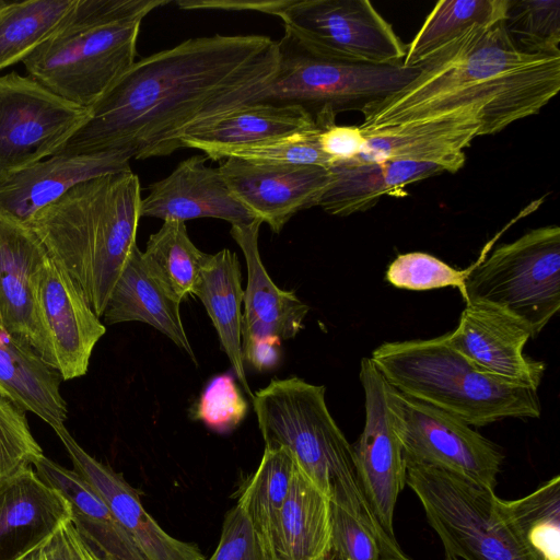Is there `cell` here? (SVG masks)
Segmentation results:
<instances>
[{
    "instance_id": "obj_1",
    "label": "cell",
    "mask_w": 560,
    "mask_h": 560,
    "mask_svg": "<svg viewBox=\"0 0 560 560\" xmlns=\"http://www.w3.org/2000/svg\"><path fill=\"white\" fill-rule=\"evenodd\" d=\"M278 42L264 35L195 37L136 61L56 154L127 151L166 156L201 122L255 102L272 81Z\"/></svg>"
},
{
    "instance_id": "obj_2",
    "label": "cell",
    "mask_w": 560,
    "mask_h": 560,
    "mask_svg": "<svg viewBox=\"0 0 560 560\" xmlns=\"http://www.w3.org/2000/svg\"><path fill=\"white\" fill-rule=\"evenodd\" d=\"M419 67L409 84L362 110L361 131L476 107L481 136L494 135L538 114L560 90V55L522 48L504 18L469 27Z\"/></svg>"
},
{
    "instance_id": "obj_3",
    "label": "cell",
    "mask_w": 560,
    "mask_h": 560,
    "mask_svg": "<svg viewBox=\"0 0 560 560\" xmlns=\"http://www.w3.org/2000/svg\"><path fill=\"white\" fill-rule=\"evenodd\" d=\"M141 187L130 170L82 182L26 224L101 318L137 246Z\"/></svg>"
},
{
    "instance_id": "obj_4",
    "label": "cell",
    "mask_w": 560,
    "mask_h": 560,
    "mask_svg": "<svg viewBox=\"0 0 560 560\" xmlns=\"http://www.w3.org/2000/svg\"><path fill=\"white\" fill-rule=\"evenodd\" d=\"M265 447H283L332 504L350 511L378 538L387 560H411L374 515L359 482L353 447L330 415L325 387L273 378L252 398Z\"/></svg>"
},
{
    "instance_id": "obj_5",
    "label": "cell",
    "mask_w": 560,
    "mask_h": 560,
    "mask_svg": "<svg viewBox=\"0 0 560 560\" xmlns=\"http://www.w3.org/2000/svg\"><path fill=\"white\" fill-rule=\"evenodd\" d=\"M370 359L388 385L469 425L541 413L537 390L487 373L452 348L444 335L384 342Z\"/></svg>"
},
{
    "instance_id": "obj_6",
    "label": "cell",
    "mask_w": 560,
    "mask_h": 560,
    "mask_svg": "<svg viewBox=\"0 0 560 560\" xmlns=\"http://www.w3.org/2000/svg\"><path fill=\"white\" fill-rule=\"evenodd\" d=\"M279 62L272 81L255 102L303 108L322 130L340 113L362 110L409 84L420 67L371 65L325 55L291 31L278 42ZM254 103V102H253Z\"/></svg>"
},
{
    "instance_id": "obj_7",
    "label": "cell",
    "mask_w": 560,
    "mask_h": 560,
    "mask_svg": "<svg viewBox=\"0 0 560 560\" xmlns=\"http://www.w3.org/2000/svg\"><path fill=\"white\" fill-rule=\"evenodd\" d=\"M406 460V485L418 497L445 553L464 560H533L494 490L458 475Z\"/></svg>"
},
{
    "instance_id": "obj_8",
    "label": "cell",
    "mask_w": 560,
    "mask_h": 560,
    "mask_svg": "<svg viewBox=\"0 0 560 560\" xmlns=\"http://www.w3.org/2000/svg\"><path fill=\"white\" fill-rule=\"evenodd\" d=\"M465 303L494 306L536 337L560 308V229L546 225L497 247L468 268Z\"/></svg>"
},
{
    "instance_id": "obj_9",
    "label": "cell",
    "mask_w": 560,
    "mask_h": 560,
    "mask_svg": "<svg viewBox=\"0 0 560 560\" xmlns=\"http://www.w3.org/2000/svg\"><path fill=\"white\" fill-rule=\"evenodd\" d=\"M141 22L55 34L22 62L49 91L90 108L136 62Z\"/></svg>"
},
{
    "instance_id": "obj_10",
    "label": "cell",
    "mask_w": 560,
    "mask_h": 560,
    "mask_svg": "<svg viewBox=\"0 0 560 560\" xmlns=\"http://www.w3.org/2000/svg\"><path fill=\"white\" fill-rule=\"evenodd\" d=\"M386 399L405 459L494 490L503 454L462 419L411 398L387 383Z\"/></svg>"
},
{
    "instance_id": "obj_11",
    "label": "cell",
    "mask_w": 560,
    "mask_h": 560,
    "mask_svg": "<svg viewBox=\"0 0 560 560\" xmlns=\"http://www.w3.org/2000/svg\"><path fill=\"white\" fill-rule=\"evenodd\" d=\"M89 116L31 77H0V183L55 155Z\"/></svg>"
},
{
    "instance_id": "obj_12",
    "label": "cell",
    "mask_w": 560,
    "mask_h": 560,
    "mask_svg": "<svg viewBox=\"0 0 560 560\" xmlns=\"http://www.w3.org/2000/svg\"><path fill=\"white\" fill-rule=\"evenodd\" d=\"M278 16L312 48L347 61L401 63L407 45L368 0H287Z\"/></svg>"
},
{
    "instance_id": "obj_13",
    "label": "cell",
    "mask_w": 560,
    "mask_h": 560,
    "mask_svg": "<svg viewBox=\"0 0 560 560\" xmlns=\"http://www.w3.org/2000/svg\"><path fill=\"white\" fill-rule=\"evenodd\" d=\"M359 377L364 392L365 420L353 447L361 489L386 535L397 541L394 513L406 486L402 445L393 427L386 399L387 382L370 358H363Z\"/></svg>"
},
{
    "instance_id": "obj_14",
    "label": "cell",
    "mask_w": 560,
    "mask_h": 560,
    "mask_svg": "<svg viewBox=\"0 0 560 560\" xmlns=\"http://www.w3.org/2000/svg\"><path fill=\"white\" fill-rule=\"evenodd\" d=\"M35 302L54 369L65 381L84 375L106 328L74 281L49 256L36 275Z\"/></svg>"
},
{
    "instance_id": "obj_15",
    "label": "cell",
    "mask_w": 560,
    "mask_h": 560,
    "mask_svg": "<svg viewBox=\"0 0 560 560\" xmlns=\"http://www.w3.org/2000/svg\"><path fill=\"white\" fill-rule=\"evenodd\" d=\"M232 195L279 233L298 212L318 206L329 185V167L266 165L226 159L218 167Z\"/></svg>"
},
{
    "instance_id": "obj_16",
    "label": "cell",
    "mask_w": 560,
    "mask_h": 560,
    "mask_svg": "<svg viewBox=\"0 0 560 560\" xmlns=\"http://www.w3.org/2000/svg\"><path fill=\"white\" fill-rule=\"evenodd\" d=\"M447 343L487 373L537 390L545 363L526 357L532 334L512 315L481 302H467L457 327L444 335Z\"/></svg>"
},
{
    "instance_id": "obj_17",
    "label": "cell",
    "mask_w": 560,
    "mask_h": 560,
    "mask_svg": "<svg viewBox=\"0 0 560 560\" xmlns=\"http://www.w3.org/2000/svg\"><path fill=\"white\" fill-rule=\"evenodd\" d=\"M481 110L466 107L430 119L362 131L364 147L351 161L435 163L446 173H456L466 161L464 149L481 136Z\"/></svg>"
},
{
    "instance_id": "obj_18",
    "label": "cell",
    "mask_w": 560,
    "mask_h": 560,
    "mask_svg": "<svg viewBox=\"0 0 560 560\" xmlns=\"http://www.w3.org/2000/svg\"><path fill=\"white\" fill-rule=\"evenodd\" d=\"M47 256L26 224L0 215V326L31 346L54 369L35 302L36 275Z\"/></svg>"
},
{
    "instance_id": "obj_19",
    "label": "cell",
    "mask_w": 560,
    "mask_h": 560,
    "mask_svg": "<svg viewBox=\"0 0 560 560\" xmlns=\"http://www.w3.org/2000/svg\"><path fill=\"white\" fill-rule=\"evenodd\" d=\"M73 470L97 493L149 560H205L196 545L166 533L147 512L139 492L121 474L84 451L63 428L56 431Z\"/></svg>"
},
{
    "instance_id": "obj_20",
    "label": "cell",
    "mask_w": 560,
    "mask_h": 560,
    "mask_svg": "<svg viewBox=\"0 0 560 560\" xmlns=\"http://www.w3.org/2000/svg\"><path fill=\"white\" fill-rule=\"evenodd\" d=\"M127 151L55 154L0 183V215L26 223L75 185L106 174L130 171Z\"/></svg>"
},
{
    "instance_id": "obj_21",
    "label": "cell",
    "mask_w": 560,
    "mask_h": 560,
    "mask_svg": "<svg viewBox=\"0 0 560 560\" xmlns=\"http://www.w3.org/2000/svg\"><path fill=\"white\" fill-rule=\"evenodd\" d=\"M69 521L67 499L33 466L0 481V560H26Z\"/></svg>"
},
{
    "instance_id": "obj_22",
    "label": "cell",
    "mask_w": 560,
    "mask_h": 560,
    "mask_svg": "<svg viewBox=\"0 0 560 560\" xmlns=\"http://www.w3.org/2000/svg\"><path fill=\"white\" fill-rule=\"evenodd\" d=\"M207 161L205 154L192 155L168 176L150 184L141 200L140 217L180 222L213 218L231 225L256 220L232 195L219 170L208 166Z\"/></svg>"
},
{
    "instance_id": "obj_23",
    "label": "cell",
    "mask_w": 560,
    "mask_h": 560,
    "mask_svg": "<svg viewBox=\"0 0 560 560\" xmlns=\"http://www.w3.org/2000/svg\"><path fill=\"white\" fill-rule=\"evenodd\" d=\"M262 222L233 224L231 236L242 249L247 268L244 291L242 340L257 337L290 339L303 328L308 305L292 291L279 289L270 279L259 254L258 234Z\"/></svg>"
},
{
    "instance_id": "obj_24",
    "label": "cell",
    "mask_w": 560,
    "mask_h": 560,
    "mask_svg": "<svg viewBox=\"0 0 560 560\" xmlns=\"http://www.w3.org/2000/svg\"><path fill=\"white\" fill-rule=\"evenodd\" d=\"M319 207L331 215L347 217L373 208L382 197H404L412 183L445 173L435 163L413 161L337 162Z\"/></svg>"
},
{
    "instance_id": "obj_25",
    "label": "cell",
    "mask_w": 560,
    "mask_h": 560,
    "mask_svg": "<svg viewBox=\"0 0 560 560\" xmlns=\"http://www.w3.org/2000/svg\"><path fill=\"white\" fill-rule=\"evenodd\" d=\"M176 300L151 273L138 245L128 256L102 315L106 325L148 324L170 338L196 363Z\"/></svg>"
},
{
    "instance_id": "obj_26",
    "label": "cell",
    "mask_w": 560,
    "mask_h": 560,
    "mask_svg": "<svg viewBox=\"0 0 560 560\" xmlns=\"http://www.w3.org/2000/svg\"><path fill=\"white\" fill-rule=\"evenodd\" d=\"M33 467L67 499L75 529L101 560H149L104 501L73 469L45 455Z\"/></svg>"
},
{
    "instance_id": "obj_27",
    "label": "cell",
    "mask_w": 560,
    "mask_h": 560,
    "mask_svg": "<svg viewBox=\"0 0 560 560\" xmlns=\"http://www.w3.org/2000/svg\"><path fill=\"white\" fill-rule=\"evenodd\" d=\"M60 374L26 342L0 326V390L20 409L44 420L56 432L65 427L67 404Z\"/></svg>"
},
{
    "instance_id": "obj_28",
    "label": "cell",
    "mask_w": 560,
    "mask_h": 560,
    "mask_svg": "<svg viewBox=\"0 0 560 560\" xmlns=\"http://www.w3.org/2000/svg\"><path fill=\"white\" fill-rule=\"evenodd\" d=\"M330 544L331 502L298 467L273 533L275 558L328 560Z\"/></svg>"
},
{
    "instance_id": "obj_29",
    "label": "cell",
    "mask_w": 560,
    "mask_h": 560,
    "mask_svg": "<svg viewBox=\"0 0 560 560\" xmlns=\"http://www.w3.org/2000/svg\"><path fill=\"white\" fill-rule=\"evenodd\" d=\"M318 128L313 117L294 105L254 102L210 118L189 130L184 148L249 144Z\"/></svg>"
},
{
    "instance_id": "obj_30",
    "label": "cell",
    "mask_w": 560,
    "mask_h": 560,
    "mask_svg": "<svg viewBox=\"0 0 560 560\" xmlns=\"http://www.w3.org/2000/svg\"><path fill=\"white\" fill-rule=\"evenodd\" d=\"M194 295L205 306L219 336L221 348L244 390L253 398L242 357L244 291L237 255L228 248L207 254Z\"/></svg>"
},
{
    "instance_id": "obj_31",
    "label": "cell",
    "mask_w": 560,
    "mask_h": 560,
    "mask_svg": "<svg viewBox=\"0 0 560 560\" xmlns=\"http://www.w3.org/2000/svg\"><path fill=\"white\" fill-rule=\"evenodd\" d=\"M499 505L516 537L533 560H560V477L533 492Z\"/></svg>"
},
{
    "instance_id": "obj_32",
    "label": "cell",
    "mask_w": 560,
    "mask_h": 560,
    "mask_svg": "<svg viewBox=\"0 0 560 560\" xmlns=\"http://www.w3.org/2000/svg\"><path fill=\"white\" fill-rule=\"evenodd\" d=\"M296 468L285 448L265 447L257 469L246 481L236 503L271 551L279 514Z\"/></svg>"
},
{
    "instance_id": "obj_33",
    "label": "cell",
    "mask_w": 560,
    "mask_h": 560,
    "mask_svg": "<svg viewBox=\"0 0 560 560\" xmlns=\"http://www.w3.org/2000/svg\"><path fill=\"white\" fill-rule=\"evenodd\" d=\"M508 0H442L407 45L402 66L417 67L469 27L505 16Z\"/></svg>"
},
{
    "instance_id": "obj_34",
    "label": "cell",
    "mask_w": 560,
    "mask_h": 560,
    "mask_svg": "<svg viewBox=\"0 0 560 560\" xmlns=\"http://www.w3.org/2000/svg\"><path fill=\"white\" fill-rule=\"evenodd\" d=\"M75 0L8 2L0 10V70L23 61L49 39Z\"/></svg>"
},
{
    "instance_id": "obj_35",
    "label": "cell",
    "mask_w": 560,
    "mask_h": 560,
    "mask_svg": "<svg viewBox=\"0 0 560 560\" xmlns=\"http://www.w3.org/2000/svg\"><path fill=\"white\" fill-rule=\"evenodd\" d=\"M142 256L151 273L182 302L194 294L207 254L191 242L185 222L167 220L150 235Z\"/></svg>"
},
{
    "instance_id": "obj_36",
    "label": "cell",
    "mask_w": 560,
    "mask_h": 560,
    "mask_svg": "<svg viewBox=\"0 0 560 560\" xmlns=\"http://www.w3.org/2000/svg\"><path fill=\"white\" fill-rule=\"evenodd\" d=\"M320 131L322 129L316 128L249 144L232 147L199 145L196 149L203 152L208 160L212 161L238 159L266 165L330 167L332 161L320 150L318 143Z\"/></svg>"
},
{
    "instance_id": "obj_37",
    "label": "cell",
    "mask_w": 560,
    "mask_h": 560,
    "mask_svg": "<svg viewBox=\"0 0 560 560\" xmlns=\"http://www.w3.org/2000/svg\"><path fill=\"white\" fill-rule=\"evenodd\" d=\"M504 24L522 48L560 55L559 0H508Z\"/></svg>"
},
{
    "instance_id": "obj_38",
    "label": "cell",
    "mask_w": 560,
    "mask_h": 560,
    "mask_svg": "<svg viewBox=\"0 0 560 560\" xmlns=\"http://www.w3.org/2000/svg\"><path fill=\"white\" fill-rule=\"evenodd\" d=\"M25 413L0 390V481L34 466L44 455Z\"/></svg>"
},
{
    "instance_id": "obj_39",
    "label": "cell",
    "mask_w": 560,
    "mask_h": 560,
    "mask_svg": "<svg viewBox=\"0 0 560 560\" xmlns=\"http://www.w3.org/2000/svg\"><path fill=\"white\" fill-rule=\"evenodd\" d=\"M468 268L458 270L420 252L398 255L388 266L386 280L396 288L423 291L452 287L463 291Z\"/></svg>"
},
{
    "instance_id": "obj_40",
    "label": "cell",
    "mask_w": 560,
    "mask_h": 560,
    "mask_svg": "<svg viewBox=\"0 0 560 560\" xmlns=\"http://www.w3.org/2000/svg\"><path fill=\"white\" fill-rule=\"evenodd\" d=\"M168 3V0H75L55 34L143 20L152 10Z\"/></svg>"
},
{
    "instance_id": "obj_41",
    "label": "cell",
    "mask_w": 560,
    "mask_h": 560,
    "mask_svg": "<svg viewBox=\"0 0 560 560\" xmlns=\"http://www.w3.org/2000/svg\"><path fill=\"white\" fill-rule=\"evenodd\" d=\"M248 405L234 377L226 373L214 376L201 393L192 417L218 433L233 431L244 420Z\"/></svg>"
},
{
    "instance_id": "obj_42",
    "label": "cell",
    "mask_w": 560,
    "mask_h": 560,
    "mask_svg": "<svg viewBox=\"0 0 560 560\" xmlns=\"http://www.w3.org/2000/svg\"><path fill=\"white\" fill-rule=\"evenodd\" d=\"M328 560H387L375 534L350 511L331 503Z\"/></svg>"
},
{
    "instance_id": "obj_43",
    "label": "cell",
    "mask_w": 560,
    "mask_h": 560,
    "mask_svg": "<svg viewBox=\"0 0 560 560\" xmlns=\"http://www.w3.org/2000/svg\"><path fill=\"white\" fill-rule=\"evenodd\" d=\"M208 560H276L252 523L235 505L225 514L218 546Z\"/></svg>"
},
{
    "instance_id": "obj_44",
    "label": "cell",
    "mask_w": 560,
    "mask_h": 560,
    "mask_svg": "<svg viewBox=\"0 0 560 560\" xmlns=\"http://www.w3.org/2000/svg\"><path fill=\"white\" fill-rule=\"evenodd\" d=\"M26 560H101L84 542L72 521L63 524L54 536Z\"/></svg>"
},
{
    "instance_id": "obj_45",
    "label": "cell",
    "mask_w": 560,
    "mask_h": 560,
    "mask_svg": "<svg viewBox=\"0 0 560 560\" xmlns=\"http://www.w3.org/2000/svg\"><path fill=\"white\" fill-rule=\"evenodd\" d=\"M318 143L334 164L358 156L364 147L365 137L358 126L332 125L319 132Z\"/></svg>"
},
{
    "instance_id": "obj_46",
    "label": "cell",
    "mask_w": 560,
    "mask_h": 560,
    "mask_svg": "<svg viewBox=\"0 0 560 560\" xmlns=\"http://www.w3.org/2000/svg\"><path fill=\"white\" fill-rule=\"evenodd\" d=\"M280 346L281 340L276 337L243 339V361L260 372L275 369L281 359Z\"/></svg>"
},
{
    "instance_id": "obj_47",
    "label": "cell",
    "mask_w": 560,
    "mask_h": 560,
    "mask_svg": "<svg viewBox=\"0 0 560 560\" xmlns=\"http://www.w3.org/2000/svg\"><path fill=\"white\" fill-rule=\"evenodd\" d=\"M178 7L185 10L218 9V10H253L272 15L279 14L287 0L276 1H177Z\"/></svg>"
},
{
    "instance_id": "obj_48",
    "label": "cell",
    "mask_w": 560,
    "mask_h": 560,
    "mask_svg": "<svg viewBox=\"0 0 560 560\" xmlns=\"http://www.w3.org/2000/svg\"><path fill=\"white\" fill-rule=\"evenodd\" d=\"M444 560H459L458 558L454 557V556H451L448 553H445V558Z\"/></svg>"
},
{
    "instance_id": "obj_49",
    "label": "cell",
    "mask_w": 560,
    "mask_h": 560,
    "mask_svg": "<svg viewBox=\"0 0 560 560\" xmlns=\"http://www.w3.org/2000/svg\"><path fill=\"white\" fill-rule=\"evenodd\" d=\"M8 2L0 0V10L7 5Z\"/></svg>"
}]
</instances>
